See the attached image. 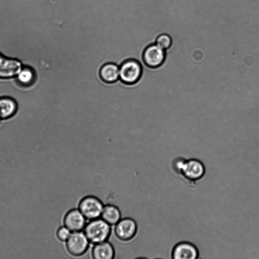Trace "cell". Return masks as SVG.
I'll use <instances>...</instances> for the list:
<instances>
[{"mask_svg": "<svg viewBox=\"0 0 259 259\" xmlns=\"http://www.w3.org/2000/svg\"><path fill=\"white\" fill-rule=\"evenodd\" d=\"M78 207L86 219L92 220L101 217L104 205L98 197L88 195L80 200Z\"/></svg>", "mask_w": 259, "mask_h": 259, "instance_id": "obj_2", "label": "cell"}, {"mask_svg": "<svg viewBox=\"0 0 259 259\" xmlns=\"http://www.w3.org/2000/svg\"><path fill=\"white\" fill-rule=\"evenodd\" d=\"M70 232L65 226L60 227L56 232L57 237L60 241L66 242L71 234Z\"/></svg>", "mask_w": 259, "mask_h": 259, "instance_id": "obj_17", "label": "cell"}, {"mask_svg": "<svg viewBox=\"0 0 259 259\" xmlns=\"http://www.w3.org/2000/svg\"><path fill=\"white\" fill-rule=\"evenodd\" d=\"M142 73L141 63L135 59H128L119 66V79L127 84H133L140 78Z\"/></svg>", "mask_w": 259, "mask_h": 259, "instance_id": "obj_3", "label": "cell"}, {"mask_svg": "<svg viewBox=\"0 0 259 259\" xmlns=\"http://www.w3.org/2000/svg\"><path fill=\"white\" fill-rule=\"evenodd\" d=\"M90 242L84 232H73L66 241V248L72 255L79 256L88 250Z\"/></svg>", "mask_w": 259, "mask_h": 259, "instance_id": "obj_4", "label": "cell"}, {"mask_svg": "<svg viewBox=\"0 0 259 259\" xmlns=\"http://www.w3.org/2000/svg\"><path fill=\"white\" fill-rule=\"evenodd\" d=\"M91 254L94 259H112L115 256V250L111 243L105 241L95 244Z\"/></svg>", "mask_w": 259, "mask_h": 259, "instance_id": "obj_11", "label": "cell"}, {"mask_svg": "<svg viewBox=\"0 0 259 259\" xmlns=\"http://www.w3.org/2000/svg\"><path fill=\"white\" fill-rule=\"evenodd\" d=\"M138 226L136 222L131 218L121 219L115 225L114 234L119 240L128 241L136 235Z\"/></svg>", "mask_w": 259, "mask_h": 259, "instance_id": "obj_7", "label": "cell"}, {"mask_svg": "<svg viewBox=\"0 0 259 259\" xmlns=\"http://www.w3.org/2000/svg\"><path fill=\"white\" fill-rule=\"evenodd\" d=\"M143 58L146 66L152 68H158L165 62L166 58V51L155 43L153 44L145 49Z\"/></svg>", "mask_w": 259, "mask_h": 259, "instance_id": "obj_6", "label": "cell"}, {"mask_svg": "<svg viewBox=\"0 0 259 259\" xmlns=\"http://www.w3.org/2000/svg\"><path fill=\"white\" fill-rule=\"evenodd\" d=\"M199 253L197 248L192 243L182 241L176 244L172 249L173 259H197Z\"/></svg>", "mask_w": 259, "mask_h": 259, "instance_id": "obj_9", "label": "cell"}, {"mask_svg": "<svg viewBox=\"0 0 259 259\" xmlns=\"http://www.w3.org/2000/svg\"><path fill=\"white\" fill-rule=\"evenodd\" d=\"M17 109V102L14 99L9 97H0V120L13 117Z\"/></svg>", "mask_w": 259, "mask_h": 259, "instance_id": "obj_12", "label": "cell"}, {"mask_svg": "<svg viewBox=\"0 0 259 259\" xmlns=\"http://www.w3.org/2000/svg\"><path fill=\"white\" fill-rule=\"evenodd\" d=\"M86 220L78 209L73 208L66 212L63 223L71 232L81 231L87 224Z\"/></svg>", "mask_w": 259, "mask_h": 259, "instance_id": "obj_10", "label": "cell"}, {"mask_svg": "<svg viewBox=\"0 0 259 259\" xmlns=\"http://www.w3.org/2000/svg\"><path fill=\"white\" fill-rule=\"evenodd\" d=\"M205 167L200 160L197 159L185 160L181 175L190 182H196L204 177Z\"/></svg>", "mask_w": 259, "mask_h": 259, "instance_id": "obj_5", "label": "cell"}, {"mask_svg": "<svg viewBox=\"0 0 259 259\" xmlns=\"http://www.w3.org/2000/svg\"><path fill=\"white\" fill-rule=\"evenodd\" d=\"M83 232L90 243L96 244L107 241L111 234V227L102 219L98 218L90 220Z\"/></svg>", "mask_w": 259, "mask_h": 259, "instance_id": "obj_1", "label": "cell"}, {"mask_svg": "<svg viewBox=\"0 0 259 259\" xmlns=\"http://www.w3.org/2000/svg\"><path fill=\"white\" fill-rule=\"evenodd\" d=\"M16 77L21 84L29 85L33 82L34 73L31 68L25 67L22 68Z\"/></svg>", "mask_w": 259, "mask_h": 259, "instance_id": "obj_15", "label": "cell"}, {"mask_svg": "<svg viewBox=\"0 0 259 259\" xmlns=\"http://www.w3.org/2000/svg\"><path fill=\"white\" fill-rule=\"evenodd\" d=\"M185 160L182 157H177L173 160L172 168L176 173L181 175Z\"/></svg>", "mask_w": 259, "mask_h": 259, "instance_id": "obj_18", "label": "cell"}, {"mask_svg": "<svg viewBox=\"0 0 259 259\" xmlns=\"http://www.w3.org/2000/svg\"><path fill=\"white\" fill-rule=\"evenodd\" d=\"M101 219L110 226L115 225L121 219V214L118 207L112 204L104 206Z\"/></svg>", "mask_w": 259, "mask_h": 259, "instance_id": "obj_14", "label": "cell"}, {"mask_svg": "<svg viewBox=\"0 0 259 259\" xmlns=\"http://www.w3.org/2000/svg\"><path fill=\"white\" fill-rule=\"evenodd\" d=\"M23 67L18 59L8 57L0 52V79L17 76Z\"/></svg>", "mask_w": 259, "mask_h": 259, "instance_id": "obj_8", "label": "cell"}, {"mask_svg": "<svg viewBox=\"0 0 259 259\" xmlns=\"http://www.w3.org/2000/svg\"><path fill=\"white\" fill-rule=\"evenodd\" d=\"M155 44L159 47L166 51L172 45V39L170 35L167 33L159 34L156 38Z\"/></svg>", "mask_w": 259, "mask_h": 259, "instance_id": "obj_16", "label": "cell"}, {"mask_svg": "<svg viewBox=\"0 0 259 259\" xmlns=\"http://www.w3.org/2000/svg\"><path fill=\"white\" fill-rule=\"evenodd\" d=\"M100 75L105 82H115L119 79V66L114 63H106L101 68Z\"/></svg>", "mask_w": 259, "mask_h": 259, "instance_id": "obj_13", "label": "cell"}]
</instances>
